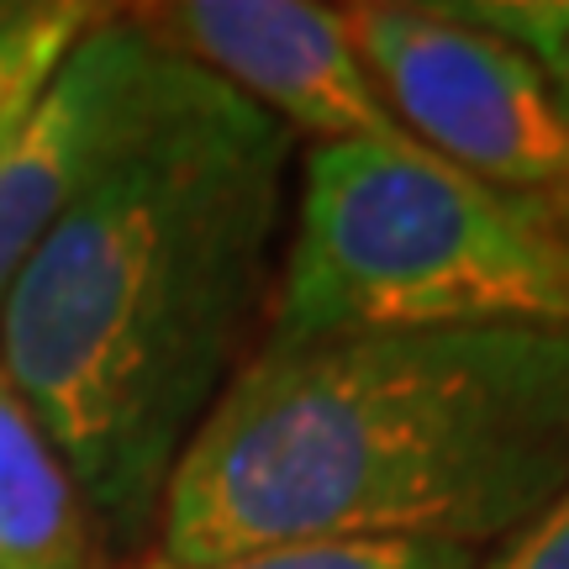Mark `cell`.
<instances>
[{
	"label": "cell",
	"instance_id": "8",
	"mask_svg": "<svg viewBox=\"0 0 569 569\" xmlns=\"http://www.w3.org/2000/svg\"><path fill=\"white\" fill-rule=\"evenodd\" d=\"M101 11L84 0H0V138Z\"/></svg>",
	"mask_w": 569,
	"mask_h": 569
},
{
	"label": "cell",
	"instance_id": "1",
	"mask_svg": "<svg viewBox=\"0 0 569 569\" xmlns=\"http://www.w3.org/2000/svg\"><path fill=\"white\" fill-rule=\"evenodd\" d=\"M296 132L222 84L63 211L0 301V375L138 553L274 301Z\"/></svg>",
	"mask_w": 569,
	"mask_h": 569
},
{
	"label": "cell",
	"instance_id": "10",
	"mask_svg": "<svg viewBox=\"0 0 569 569\" xmlns=\"http://www.w3.org/2000/svg\"><path fill=\"white\" fill-rule=\"evenodd\" d=\"M475 27L522 48L569 117V0H448Z\"/></svg>",
	"mask_w": 569,
	"mask_h": 569
},
{
	"label": "cell",
	"instance_id": "3",
	"mask_svg": "<svg viewBox=\"0 0 569 569\" xmlns=\"http://www.w3.org/2000/svg\"><path fill=\"white\" fill-rule=\"evenodd\" d=\"M448 327L569 332V232L448 163L311 142L264 343Z\"/></svg>",
	"mask_w": 569,
	"mask_h": 569
},
{
	"label": "cell",
	"instance_id": "5",
	"mask_svg": "<svg viewBox=\"0 0 569 569\" xmlns=\"http://www.w3.org/2000/svg\"><path fill=\"white\" fill-rule=\"evenodd\" d=\"M348 42L432 159L501 196L569 184V117L522 48L453 6H348Z\"/></svg>",
	"mask_w": 569,
	"mask_h": 569
},
{
	"label": "cell",
	"instance_id": "11",
	"mask_svg": "<svg viewBox=\"0 0 569 569\" xmlns=\"http://www.w3.org/2000/svg\"><path fill=\"white\" fill-rule=\"evenodd\" d=\"M475 569H569V490H559L538 517L507 532L496 553H480Z\"/></svg>",
	"mask_w": 569,
	"mask_h": 569
},
{
	"label": "cell",
	"instance_id": "7",
	"mask_svg": "<svg viewBox=\"0 0 569 569\" xmlns=\"http://www.w3.org/2000/svg\"><path fill=\"white\" fill-rule=\"evenodd\" d=\"M96 543L69 465L0 375V569H96Z\"/></svg>",
	"mask_w": 569,
	"mask_h": 569
},
{
	"label": "cell",
	"instance_id": "4",
	"mask_svg": "<svg viewBox=\"0 0 569 569\" xmlns=\"http://www.w3.org/2000/svg\"><path fill=\"white\" fill-rule=\"evenodd\" d=\"M217 90L222 80L138 11L106 6L0 138V301L63 211Z\"/></svg>",
	"mask_w": 569,
	"mask_h": 569
},
{
	"label": "cell",
	"instance_id": "6",
	"mask_svg": "<svg viewBox=\"0 0 569 569\" xmlns=\"http://www.w3.org/2000/svg\"><path fill=\"white\" fill-rule=\"evenodd\" d=\"M169 48L211 69L243 101L311 142L380 148L411 163H443L411 138L353 53L343 11L306 0H180L138 11Z\"/></svg>",
	"mask_w": 569,
	"mask_h": 569
},
{
	"label": "cell",
	"instance_id": "2",
	"mask_svg": "<svg viewBox=\"0 0 569 569\" xmlns=\"http://www.w3.org/2000/svg\"><path fill=\"white\" fill-rule=\"evenodd\" d=\"M569 490V332L448 327L264 343L169 475L159 559L311 538L501 543Z\"/></svg>",
	"mask_w": 569,
	"mask_h": 569
},
{
	"label": "cell",
	"instance_id": "9",
	"mask_svg": "<svg viewBox=\"0 0 569 569\" xmlns=\"http://www.w3.org/2000/svg\"><path fill=\"white\" fill-rule=\"evenodd\" d=\"M480 553L453 543H390V538H311V543H280V549L232 553L217 565H169V559H138L132 569H475Z\"/></svg>",
	"mask_w": 569,
	"mask_h": 569
}]
</instances>
